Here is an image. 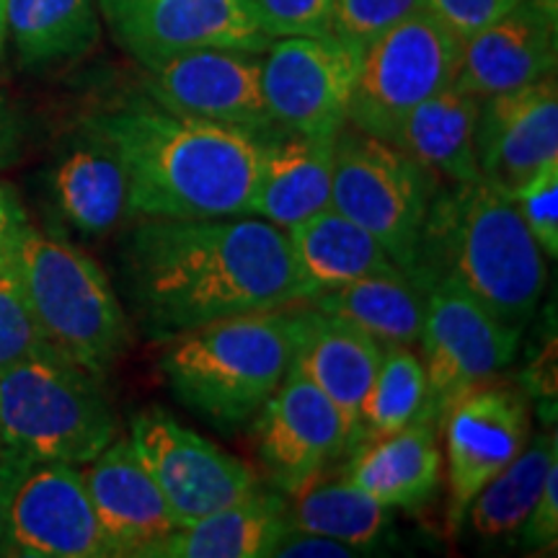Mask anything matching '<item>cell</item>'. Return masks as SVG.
Returning <instances> with one entry per match:
<instances>
[{
    "mask_svg": "<svg viewBox=\"0 0 558 558\" xmlns=\"http://www.w3.org/2000/svg\"><path fill=\"white\" fill-rule=\"evenodd\" d=\"M383 349L386 347L357 326L326 316L311 305L292 367H298L339 411L347 427L349 452L357 445L360 407L380 367Z\"/></svg>",
    "mask_w": 558,
    "mask_h": 558,
    "instance_id": "22",
    "label": "cell"
},
{
    "mask_svg": "<svg viewBox=\"0 0 558 558\" xmlns=\"http://www.w3.org/2000/svg\"><path fill=\"white\" fill-rule=\"evenodd\" d=\"M96 0H9L5 37L21 70L45 73L86 58L99 41Z\"/></svg>",
    "mask_w": 558,
    "mask_h": 558,
    "instance_id": "27",
    "label": "cell"
},
{
    "mask_svg": "<svg viewBox=\"0 0 558 558\" xmlns=\"http://www.w3.org/2000/svg\"><path fill=\"white\" fill-rule=\"evenodd\" d=\"M9 556H114L90 505L81 465L32 463L21 471L9 505Z\"/></svg>",
    "mask_w": 558,
    "mask_h": 558,
    "instance_id": "15",
    "label": "cell"
},
{
    "mask_svg": "<svg viewBox=\"0 0 558 558\" xmlns=\"http://www.w3.org/2000/svg\"><path fill=\"white\" fill-rule=\"evenodd\" d=\"M360 554V548L347 546V543L341 541L288 525L284 533L277 538L269 558H352Z\"/></svg>",
    "mask_w": 558,
    "mask_h": 558,
    "instance_id": "38",
    "label": "cell"
},
{
    "mask_svg": "<svg viewBox=\"0 0 558 558\" xmlns=\"http://www.w3.org/2000/svg\"><path fill=\"white\" fill-rule=\"evenodd\" d=\"M478 107V96L450 83L411 109L393 145L407 150L439 184H473L481 179L476 158Z\"/></svg>",
    "mask_w": 558,
    "mask_h": 558,
    "instance_id": "25",
    "label": "cell"
},
{
    "mask_svg": "<svg viewBox=\"0 0 558 558\" xmlns=\"http://www.w3.org/2000/svg\"><path fill=\"white\" fill-rule=\"evenodd\" d=\"M558 463L554 432L530 437L525 450L494 476L465 509L473 533L484 541L518 538L538 501L550 465Z\"/></svg>",
    "mask_w": 558,
    "mask_h": 558,
    "instance_id": "30",
    "label": "cell"
},
{
    "mask_svg": "<svg viewBox=\"0 0 558 558\" xmlns=\"http://www.w3.org/2000/svg\"><path fill=\"white\" fill-rule=\"evenodd\" d=\"M360 52L337 34L277 37L262 52V88L277 130L337 137L349 122Z\"/></svg>",
    "mask_w": 558,
    "mask_h": 558,
    "instance_id": "12",
    "label": "cell"
},
{
    "mask_svg": "<svg viewBox=\"0 0 558 558\" xmlns=\"http://www.w3.org/2000/svg\"><path fill=\"white\" fill-rule=\"evenodd\" d=\"M26 465L0 456V556H9V505L13 486Z\"/></svg>",
    "mask_w": 558,
    "mask_h": 558,
    "instance_id": "41",
    "label": "cell"
},
{
    "mask_svg": "<svg viewBox=\"0 0 558 558\" xmlns=\"http://www.w3.org/2000/svg\"><path fill=\"white\" fill-rule=\"evenodd\" d=\"M128 439L179 525L207 518L259 488L256 473L241 458L158 407L132 416Z\"/></svg>",
    "mask_w": 558,
    "mask_h": 558,
    "instance_id": "9",
    "label": "cell"
},
{
    "mask_svg": "<svg viewBox=\"0 0 558 558\" xmlns=\"http://www.w3.org/2000/svg\"><path fill=\"white\" fill-rule=\"evenodd\" d=\"M481 179L509 192L538 166L558 158L556 75L481 99L476 120Z\"/></svg>",
    "mask_w": 558,
    "mask_h": 558,
    "instance_id": "17",
    "label": "cell"
},
{
    "mask_svg": "<svg viewBox=\"0 0 558 558\" xmlns=\"http://www.w3.org/2000/svg\"><path fill=\"white\" fill-rule=\"evenodd\" d=\"M522 222L546 259L558 256V158L538 166L527 179L509 190Z\"/></svg>",
    "mask_w": 558,
    "mask_h": 558,
    "instance_id": "33",
    "label": "cell"
},
{
    "mask_svg": "<svg viewBox=\"0 0 558 558\" xmlns=\"http://www.w3.org/2000/svg\"><path fill=\"white\" fill-rule=\"evenodd\" d=\"M16 264L50 349L104 378L132 341L130 318L104 269L75 243L32 222L16 239Z\"/></svg>",
    "mask_w": 558,
    "mask_h": 558,
    "instance_id": "6",
    "label": "cell"
},
{
    "mask_svg": "<svg viewBox=\"0 0 558 558\" xmlns=\"http://www.w3.org/2000/svg\"><path fill=\"white\" fill-rule=\"evenodd\" d=\"M120 156L135 218L251 215L264 137L181 114L150 96L101 109L86 120Z\"/></svg>",
    "mask_w": 558,
    "mask_h": 558,
    "instance_id": "2",
    "label": "cell"
},
{
    "mask_svg": "<svg viewBox=\"0 0 558 558\" xmlns=\"http://www.w3.org/2000/svg\"><path fill=\"white\" fill-rule=\"evenodd\" d=\"M284 527L288 497L254 488L233 505L148 543L137 558H269Z\"/></svg>",
    "mask_w": 558,
    "mask_h": 558,
    "instance_id": "24",
    "label": "cell"
},
{
    "mask_svg": "<svg viewBox=\"0 0 558 558\" xmlns=\"http://www.w3.org/2000/svg\"><path fill=\"white\" fill-rule=\"evenodd\" d=\"M120 259L140 329L156 341L313 298L288 233L254 215L135 218Z\"/></svg>",
    "mask_w": 558,
    "mask_h": 558,
    "instance_id": "1",
    "label": "cell"
},
{
    "mask_svg": "<svg viewBox=\"0 0 558 558\" xmlns=\"http://www.w3.org/2000/svg\"><path fill=\"white\" fill-rule=\"evenodd\" d=\"M424 11V0H333L331 34L362 50L390 26Z\"/></svg>",
    "mask_w": 558,
    "mask_h": 558,
    "instance_id": "34",
    "label": "cell"
},
{
    "mask_svg": "<svg viewBox=\"0 0 558 558\" xmlns=\"http://www.w3.org/2000/svg\"><path fill=\"white\" fill-rule=\"evenodd\" d=\"M414 275L448 279L514 331H525L546 292V254L509 192L492 181L439 184L418 239Z\"/></svg>",
    "mask_w": 558,
    "mask_h": 558,
    "instance_id": "3",
    "label": "cell"
},
{
    "mask_svg": "<svg viewBox=\"0 0 558 558\" xmlns=\"http://www.w3.org/2000/svg\"><path fill=\"white\" fill-rule=\"evenodd\" d=\"M448 478V533L456 535L473 497L525 450L530 403L499 378L465 390L437 418Z\"/></svg>",
    "mask_w": 558,
    "mask_h": 558,
    "instance_id": "10",
    "label": "cell"
},
{
    "mask_svg": "<svg viewBox=\"0 0 558 558\" xmlns=\"http://www.w3.org/2000/svg\"><path fill=\"white\" fill-rule=\"evenodd\" d=\"M460 41L429 11L390 26L360 50L349 122L393 143L401 124L458 75Z\"/></svg>",
    "mask_w": 558,
    "mask_h": 558,
    "instance_id": "8",
    "label": "cell"
},
{
    "mask_svg": "<svg viewBox=\"0 0 558 558\" xmlns=\"http://www.w3.org/2000/svg\"><path fill=\"white\" fill-rule=\"evenodd\" d=\"M558 541V463L550 465L546 484L533 512L520 530V543L525 550H554Z\"/></svg>",
    "mask_w": 558,
    "mask_h": 558,
    "instance_id": "37",
    "label": "cell"
},
{
    "mask_svg": "<svg viewBox=\"0 0 558 558\" xmlns=\"http://www.w3.org/2000/svg\"><path fill=\"white\" fill-rule=\"evenodd\" d=\"M26 222H29V218H26V209L21 205L19 194L5 181H0V256L13 248Z\"/></svg>",
    "mask_w": 558,
    "mask_h": 558,
    "instance_id": "39",
    "label": "cell"
},
{
    "mask_svg": "<svg viewBox=\"0 0 558 558\" xmlns=\"http://www.w3.org/2000/svg\"><path fill=\"white\" fill-rule=\"evenodd\" d=\"M437 186L439 181L399 145L352 122L337 132L331 207L378 239L411 275Z\"/></svg>",
    "mask_w": 558,
    "mask_h": 558,
    "instance_id": "7",
    "label": "cell"
},
{
    "mask_svg": "<svg viewBox=\"0 0 558 558\" xmlns=\"http://www.w3.org/2000/svg\"><path fill=\"white\" fill-rule=\"evenodd\" d=\"M347 476L388 509H414L435 497L442 481L437 422H416L393 435L365 439L352 450Z\"/></svg>",
    "mask_w": 558,
    "mask_h": 558,
    "instance_id": "23",
    "label": "cell"
},
{
    "mask_svg": "<svg viewBox=\"0 0 558 558\" xmlns=\"http://www.w3.org/2000/svg\"><path fill=\"white\" fill-rule=\"evenodd\" d=\"M117 437L101 378L58 352L0 369V456L13 463L86 465Z\"/></svg>",
    "mask_w": 558,
    "mask_h": 558,
    "instance_id": "5",
    "label": "cell"
},
{
    "mask_svg": "<svg viewBox=\"0 0 558 558\" xmlns=\"http://www.w3.org/2000/svg\"><path fill=\"white\" fill-rule=\"evenodd\" d=\"M435 422L424 362L411 347H386L373 386L360 407L357 445L393 435L416 422ZM354 445V448H357Z\"/></svg>",
    "mask_w": 558,
    "mask_h": 558,
    "instance_id": "31",
    "label": "cell"
},
{
    "mask_svg": "<svg viewBox=\"0 0 558 558\" xmlns=\"http://www.w3.org/2000/svg\"><path fill=\"white\" fill-rule=\"evenodd\" d=\"M333 140L275 130L264 135V153L251 215L290 230L331 207Z\"/></svg>",
    "mask_w": 558,
    "mask_h": 558,
    "instance_id": "21",
    "label": "cell"
},
{
    "mask_svg": "<svg viewBox=\"0 0 558 558\" xmlns=\"http://www.w3.org/2000/svg\"><path fill=\"white\" fill-rule=\"evenodd\" d=\"M308 300L239 313L166 339L158 369L181 407L233 435L259 416L295 360Z\"/></svg>",
    "mask_w": 558,
    "mask_h": 558,
    "instance_id": "4",
    "label": "cell"
},
{
    "mask_svg": "<svg viewBox=\"0 0 558 558\" xmlns=\"http://www.w3.org/2000/svg\"><path fill=\"white\" fill-rule=\"evenodd\" d=\"M145 94L171 111L259 137L277 130L262 88V52L205 47L171 54L145 68Z\"/></svg>",
    "mask_w": 558,
    "mask_h": 558,
    "instance_id": "14",
    "label": "cell"
},
{
    "mask_svg": "<svg viewBox=\"0 0 558 558\" xmlns=\"http://www.w3.org/2000/svg\"><path fill=\"white\" fill-rule=\"evenodd\" d=\"M21 143H24V122H21V114L5 96H0V171L16 163Z\"/></svg>",
    "mask_w": 558,
    "mask_h": 558,
    "instance_id": "40",
    "label": "cell"
},
{
    "mask_svg": "<svg viewBox=\"0 0 558 558\" xmlns=\"http://www.w3.org/2000/svg\"><path fill=\"white\" fill-rule=\"evenodd\" d=\"M388 522L390 509L354 486L344 469L320 471L288 497V525L341 541L362 554L380 541Z\"/></svg>",
    "mask_w": 558,
    "mask_h": 558,
    "instance_id": "29",
    "label": "cell"
},
{
    "mask_svg": "<svg viewBox=\"0 0 558 558\" xmlns=\"http://www.w3.org/2000/svg\"><path fill=\"white\" fill-rule=\"evenodd\" d=\"M111 37L148 68L171 54L226 47L264 52V32L254 0H96Z\"/></svg>",
    "mask_w": 558,
    "mask_h": 558,
    "instance_id": "13",
    "label": "cell"
},
{
    "mask_svg": "<svg viewBox=\"0 0 558 558\" xmlns=\"http://www.w3.org/2000/svg\"><path fill=\"white\" fill-rule=\"evenodd\" d=\"M522 331L494 318L476 298L448 279L427 284L422 324V362L427 375L429 414L439 418L458 396L499 378L518 357Z\"/></svg>",
    "mask_w": 558,
    "mask_h": 558,
    "instance_id": "11",
    "label": "cell"
},
{
    "mask_svg": "<svg viewBox=\"0 0 558 558\" xmlns=\"http://www.w3.org/2000/svg\"><path fill=\"white\" fill-rule=\"evenodd\" d=\"M5 3L0 0V78L5 75V62H9V37H5Z\"/></svg>",
    "mask_w": 558,
    "mask_h": 558,
    "instance_id": "42",
    "label": "cell"
},
{
    "mask_svg": "<svg viewBox=\"0 0 558 558\" xmlns=\"http://www.w3.org/2000/svg\"><path fill=\"white\" fill-rule=\"evenodd\" d=\"M254 5L271 39L331 32L333 0H254Z\"/></svg>",
    "mask_w": 558,
    "mask_h": 558,
    "instance_id": "35",
    "label": "cell"
},
{
    "mask_svg": "<svg viewBox=\"0 0 558 558\" xmlns=\"http://www.w3.org/2000/svg\"><path fill=\"white\" fill-rule=\"evenodd\" d=\"M349 452L339 411L313 383L290 367L259 411V456L271 486L290 497Z\"/></svg>",
    "mask_w": 558,
    "mask_h": 558,
    "instance_id": "16",
    "label": "cell"
},
{
    "mask_svg": "<svg viewBox=\"0 0 558 558\" xmlns=\"http://www.w3.org/2000/svg\"><path fill=\"white\" fill-rule=\"evenodd\" d=\"M81 473L114 556H137L181 527L128 437L117 435Z\"/></svg>",
    "mask_w": 558,
    "mask_h": 558,
    "instance_id": "19",
    "label": "cell"
},
{
    "mask_svg": "<svg viewBox=\"0 0 558 558\" xmlns=\"http://www.w3.org/2000/svg\"><path fill=\"white\" fill-rule=\"evenodd\" d=\"M556 73V0H522L460 45L456 86L486 96Z\"/></svg>",
    "mask_w": 558,
    "mask_h": 558,
    "instance_id": "18",
    "label": "cell"
},
{
    "mask_svg": "<svg viewBox=\"0 0 558 558\" xmlns=\"http://www.w3.org/2000/svg\"><path fill=\"white\" fill-rule=\"evenodd\" d=\"M313 308L357 326L383 347H414L427 313V284L393 267L311 298Z\"/></svg>",
    "mask_w": 558,
    "mask_h": 558,
    "instance_id": "26",
    "label": "cell"
},
{
    "mask_svg": "<svg viewBox=\"0 0 558 558\" xmlns=\"http://www.w3.org/2000/svg\"><path fill=\"white\" fill-rule=\"evenodd\" d=\"M518 3L522 0H424V11H429L445 29L463 41Z\"/></svg>",
    "mask_w": 558,
    "mask_h": 558,
    "instance_id": "36",
    "label": "cell"
},
{
    "mask_svg": "<svg viewBox=\"0 0 558 558\" xmlns=\"http://www.w3.org/2000/svg\"><path fill=\"white\" fill-rule=\"evenodd\" d=\"M50 186L60 218L86 239H107L132 220L122 160L109 140L86 122L54 163Z\"/></svg>",
    "mask_w": 558,
    "mask_h": 558,
    "instance_id": "20",
    "label": "cell"
},
{
    "mask_svg": "<svg viewBox=\"0 0 558 558\" xmlns=\"http://www.w3.org/2000/svg\"><path fill=\"white\" fill-rule=\"evenodd\" d=\"M284 233L300 271L313 288V298L375 271L399 267L378 239L337 207L320 209Z\"/></svg>",
    "mask_w": 558,
    "mask_h": 558,
    "instance_id": "28",
    "label": "cell"
},
{
    "mask_svg": "<svg viewBox=\"0 0 558 558\" xmlns=\"http://www.w3.org/2000/svg\"><path fill=\"white\" fill-rule=\"evenodd\" d=\"M41 352H54V349L41 337L32 313L16 264V243H13V248L0 256V369Z\"/></svg>",
    "mask_w": 558,
    "mask_h": 558,
    "instance_id": "32",
    "label": "cell"
}]
</instances>
